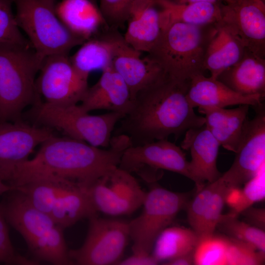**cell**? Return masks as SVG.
Masks as SVG:
<instances>
[{
	"mask_svg": "<svg viewBox=\"0 0 265 265\" xmlns=\"http://www.w3.org/2000/svg\"><path fill=\"white\" fill-rule=\"evenodd\" d=\"M131 144L129 137L123 134L112 137L109 147L105 149L53 134L40 145L32 159L15 163H0V176L15 188L45 177L88 187L118 167L123 152Z\"/></svg>",
	"mask_w": 265,
	"mask_h": 265,
	"instance_id": "cell-1",
	"label": "cell"
},
{
	"mask_svg": "<svg viewBox=\"0 0 265 265\" xmlns=\"http://www.w3.org/2000/svg\"><path fill=\"white\" fill-rule=\"evenodd\" d=\"M189 83V82H188ZM188 83L165 75L139 91L121 121L118 134L128 136L132 145L178 138L189 129L205 125L186 96Z\"/></svg>",
	"mask_w": 265,
	"mask_h": 265,
	"instance_id": "cell-2",
	"label": "cell"
},
{
	"mask_svg": "<svg viewBox=\"0 0 265 265\" xmlns=\"http://www.w3.org/2000/svg\"><path fill=\"white\" fill-rule=\"evenodd\" d=\"M214 24H169L162 28L147 54L168 77L188 83L194 77L204 75L205 53Z\"/></svg>",
	"mask_w": 265,
	"mask_h": 265,
	"instance_id": "cell-3",
	"label": "cell"
},
{
	"mask_svg": "<svg viewBox=\"0 0 265 265\" xmlns=\"http://www.w3.org/2000/svg\"><path fill=\"white\" fill-rule=\"evenodd\" d=\"M44 58L30 45L0 44V122L18 121L36 101L35 81Z\"/></svg>",
	"mask_w": 265,
	"mask_h": 265,
	"instance_id": "cell-4",
	"label": "cell"
},
{
	"mask_svg": "<svg viewBox=\"0 0 265 265\" xmlns=\"http://www.w3.org/2000/svg\"><path fill=\"white\" fill-rule=\"evenodd\" d=\"M18 26L43 57L68 54L84 41L72 34L55 11V0H13Z\"/></svg>",
	"mask_w": 265,
	"mask_h": 265,
	"instance_id": "cell-5",
	"label": "cell"
},
{
	"mask_svg": "<svg viewBox=\"0 0 265 265\" xmlns=\"http://www.w3.org/2000/svg\"><path fill=\"white\" fill-rule=\"evenodd\" d=\"M31 114L37 122L46 127L55 128L68 137L99 148L109 147L116 124L125 116L109 111L91 115L78 104L55 106L38 100Z\"/></svg>",
	"mask_w": 265,
	"mask_h": 265,
	"instance_id": "cell-6",
	"label": "cell"
},
{
	"mask_svg": "<svg viewBox=\"0 0 265 265\" xmlns=\"http://www.w3.org/2000/svg\"><path fill=\"white\" fill-rule=\"evenodd\" d=\"M146 192L141 213L128 222L132 253L151 254L159 234L169 227L189 199L187 193L153 185Z\"/></svg>",
	"mask_w": 265,
	"mask_h": 265,
	"instance_id": "cell-7",
	"label": "cell"
},
{
	"mask_svg": "<svg viewBox=\"0 0 265 265\" xmlns=\"http://www.w3.org/2000/svg\"><path fill=\"white\" fill-rule=\"evenodd\" d=\"M118 167L135 172L149 183H155L163 170L175 172L193 181L189 161L182 149L167 139L131 145L123 153Z\"/></svg>",
	"mask_w": 265,
	"mask_h": 265,
	"instance_id": "cell-8",
	"label": "cell"
},
{
	"mask_svg": "<svg viewBox=\"0 0 265 265\" xmlns=\"http://www.w3.org/2000/svg\"><path fill=\"white\" fill-rule=\"evenodd\" d=\"M88 219L84 243L78 249L69 250L72 265H118L130 238L128 222L100 217L97 214Z\"/></svg>",
	"mask_w": 265,
	"mask_h": 265,
	"instance_id": "cell-9",
	"label": "cell"
},
{
	"mask_svg": "<svg viewBox=\"0 0 265 265\" xmlns=\"http://www.w3.org/2000/svg\"><path fill=\"white\" fill-rule=\"evenodd\" d=\"M35 86L44 102L67 106L81 102L88 88V78L75 69L69 54H53L44 58Z\"/></svg>",
	"mask_w": 265,
	"mask_h": 265,
	"instance_id": "cell-10",
	"label": "cell"
},
{
	"mask_svg": "<svg viewBox=\"0 0 265 265\" xmlns=\"http://www.w3.org/2000/svg\"><path fill=\"white\" fill-rule=\"evenodd\" d=\"M88 190L97 211L112 216L134 212L142 206L147 192L131 173L119 167Z\"/></svg>",
	"mask_w": 265,
	"mask_h": 265,
	"instance_id": "cell-11",
	"label": "cell"
},
{
	"mask_svg": "<svg viewBox=\"0 0 265 265\" xmlns=\"http://www.w3.org/2000/svg\"><path fill=\"white\" fill-rule=\"evenodd\" d=\"M221 19L245 49L265 58V1L223 0L219 2Z\"/></svg>",
	"mask_w": 265,
	"mask_h": 265,
	"instance_id": "cell-12",
	"label": "cell"
},
{
	"mask_svg": "<svg viewBox=\"0 0 265 265\" xmlns=\"http://www.w3.org/2000/svg\"><path fill=\"white\" fill-rule=\"evenodd\" d=\"M254 108L256 114L247 121L234 160L230 168L220 177L231 188L240 187L265 165V106L262 103Z\"/></svg>",
	"mask_w": 265,
	"mask_h": 265,
	"instance_id": "cell-13",
	"label": "cell"
},
{
	"mask_svg": "<svg viewBox=\"0 0 265 265\" xmlns=\"http://www.w3.org/2000/svg\"><path fill=\"white\" fill-rule=\"evenodd\" d=\"M2 196L0 205L7 223L21 234L28 248L58 225L19 190H9Z\"/></svg>",
	"mask_w": 265,
	"mask_h": 265,
	"instance_id": "cell-14",
	"label": "cell"
},
{
	"mask_svg": "<svg viewBox=\"0 0 265 265\" xmlns=\"http://www.w3.org/2000/svg\"><path fill=\"white\" fill-rule=\"evenodd\" d=\"M231 189L219 177L197 190L195 195L189 200L185 208L187 220L198 239L215 232Z\"/></svg>",
	"mask_w": 265,
	"mask_h": 265,
	"instance_id": "cell-15",
	"label": "cell"
},
{
	"mask_svg": "<svg viewBox=\"0 0 265 265\" xmlns=\"http://www.w3.org/2000/svg\"><path fill=\"white\" fill-rule=\"evenodd\" d=\"M142 53L128 45L121 35L112 67L127 85L132 101L139 91L165 75L153 59L148 54L143 57Z\"/></svg>",
	"mask_w": 265,
	"mask_h": 265,
	"instance_id": "cell-16",
	"label": "cell"
},
{
	"mask_svg": "<svg viewBox=\"0 0 265 265\" xmlns=\"http://www.w3.org/2000/svg\"><path fill=\"white\" fill-rule=\"evenodd\" d=\"M220 144L205 125L188 130L181 143L182 149L189 150V164L197 190L206 183L218 179L222 174L217 167Z\"/></svg>",
	"mask_w": 265,
	"mask_h": 265,
	"instance_id": "cell-17",
	"label": "cell"
},
{
	"mask_svg": "<svg viewBox=\"0 0 265 265\" xmlns=\"http://www.w3.org/2000/svg\"><path fill=\"white\" fill-rule=\"evenodd\" d=\"M53 134L47 127L20 121L0 122V162L15 163L27 159L37 146Z\"/></svg>",
	"mask_w": 265,
	"mask_h": 265,
	"instance_id": "cell-18",
	"label": "cell"
},
{
	"mask_svg": "<svg viewBox=\"0 0 265 265\" xmlns=\"http://www.w3.org/2000/svg\"><path fill=\"white\" fill-rule=\"evenodd\" d=\"M132 103L127 85L111 67L103 71L98 80L88 88L80 106L88 112L104 109L126 115Z\"/></svg>",
	"mask_w": 265,
	"mask_h": 265,
	"instance_id": "cell-19",
	"label": "cell"
},
{
	"mask_svg": "<svg viewBox=\"0 0 265 265\" xmlns=\"http://www.w3.org/2000/svg\"><path fill=\"white\" fill-rule=\"evenodd\" d=\"M126 23L125 42L136 50L148 53L162 30L160 9L155 0H133Z\"/></svg>",
	"mask_w": 265,
	"mask_h": 265,
	"instance_id": "cell-20",
	"label": "cell"
},
{
	"mask_svg": "<svg viewBox=\"0 0 265 265\" xmlns=\"http://www.w3.org/2000/svg\"><path fill=\"white\" fill-rule=\"evenodd\" d=\"M187 100L193 108L225 107L247 105L255 106L261 103L265 97L260 95H244L239 94L225 84L204 74L194 77L188 83Z\"/></svg>",
	"mask_w": 265,
	"mask_h": 265,
	"instance_id": "cell-21",
	"label": "cell"
},
{
	"mask_svg": "<svg viewBox=\"0 0 265 265\" xmlns=\"http://www.w3.org/2000/svg\"><path fill=\"white\" fill-rule=\"evenodd\" d=\"M249 106L239 105L232 109L220 107L198 108L204 115L205 125L224 149L236 153L243 137Z\"/></svg>",
	"mask_w": 265,
	"mask_h": 265,
	"instance_id": "cell-22",
	"label": "cell"
},
{
	"mask_svg": "<svg viewBox=\"0 0 265 265\" xmlns=\"http://www.w3.org/2000/svg\"><path fill=\"white\" fill-rule=\"evenodd\" d=\"M55 11L65 26L84 41L95 36L103 26H108L94 0H61L55 3Z\"/></svg>",
	"mask_w": 265,
	"mask_h": 265,
	"instance_id": "cell-23",
	"label": "cell"
},
{
	"mask_svg": "<svg viewBox=\"0 0 265 265\" xmlns=\"http://www.w3.org/2000/svg\"><path fill=\"white\" fill-rule=\"evenodd\" d=\"M217 79L244 95L265 96V58L245 50L241 58Z\"/></svg>",
	"mask_w": 265,
	"mask_h": 265,
	"instance_id": "cell-24",
	"label": "cell"
},
{
	"mask_svg": "<svg viewBox=\"0 0 265 265\" xmlns=\"http://www.w3.org/2000/svg\"><path fill=\"white\" fill-rule=\"evenodd\" d=\"M245 49L240 41L220 21L213 25L205 56V68L210 77L217 79L236 63Z\"/></svg>",
	"mask_w": 265,
	"mask_h": 265,
	"instance_id": "cell-25",
	"label": "cell"
},
{
	"mask_svg": "<svg viewBox=\"0 0 265 265\" xmlns=\"http://www.w3.org/2000/svg\"><path fill=\"white\" fill-rule=\"evenodd\" d=\"M99 37H93L84 41L80 48L70 56L75 69L88 79L94 71H102L112 67L116 47L121 35L117 32Z\"/></svg>",
	"mask_w": 265,
	"mask_h": 265,
	"instance_id": "cell-26",
	"label": "cell"
},
{
	"mask_svg": "<svg viewBox=\"0 0 265 265\" xmlns=\"http://www.w3.org/2000/svg\"><path fill=\"white\" fill-rule=\"evenodd\" d=\"M88 187L73 184L54 202L49 215L63 229L97 214Z\"/></svg>",
	"mask_w": 265,
	"mask_h": 265,
	"instance_id": "cell-27",
	"label": "cell"
},
{
	"mask_svg": "<svg viewBox=\"0 0 265 265\" xmlns=\"http://www.w3.org/2000/svg\"><path fill=\"white\" fill-rule=\"evenodd\" d=\"M155 2L160 9L162 28L176 22L205 26L221 19L219 2L179 3L171 0H155Z\"/></svg>",
	"mask_w": 265,
	"mask_h": 265,
	"instance_id": "cell-28",
	"label": "cell"
},
{
	"mask_svg": "<svg viewBox=\"0 0 265 265\" xmlns=\"http://www.w3.org/2000/svg\"><path fill=\"white\" fill-rule=\"evenodd\" d=\"M244 251L243 242L214 232L199 239L194 252V265H240Z\"/></svg>",
	"mask_w": 265,
	"mask_h": 265,
	"instance_id": "cell-29",
	"label": "cell"
},
{
	"mask_svg": "<svg viewBox=\"0 0 265 265\" xmlns=\"http://www.w3.org/2000/svg\"><path fill=\"white\" fill-rule=\"evenodd\" d=\"M198 239L191 229L169 226L156 239L151 253L159 263H163L194 251Z\"/></svg>",
	"mask_w": 265,
	"mask_h": 265,
	"instance_id": "cell-30",
	"label": "cell"
},
{
	"mask_svg": "<svg viewBox=\"0 0 265 265\" xmlns=\"http://www.w3.org/2000/svg\"><path fill=\"white\" fill-rule=\"evenodd\" d=\"M75 183L57 178L45 177L32 180L15 189L21 191L36 208L49 215L59 195Z\"/></svg>",
	"mask_w": 265,
	"mask_h": 265,
	"instance_id": "cell-31",
	"label": "cell"
},
{
	"mask_svg": "<svg viewBox=\"0 0 265 265\" xmlns=\"http://www.w3.org/2000/svg\"><path fill=\"white\" fill-rule=\"evenodd\" d=\"M216 229L235 239L265 252V231L240 220L230 213L222 214Z\"/></svg>",
	"mask_w": 265,
	"mask_h": 265,
	"instance_id": "cell-32",
	"label": "cell"
},
{
	"mask_svg": "<svg viewBox=\"0 0 265 265\" xmlns=\"http://www.w3.org/2000/svg\"><path fill=\"white\" fill-rule=\"evenodd\" d=\"M242 189H239L238 201L231 214L238 216L246 208L255 203L263 201L265 197V165L258 173L245 183Z\"/></svg>",
	"mask_w": 265,
	"mask_h": 265,
	"instance_id": "cell-33",
	"label": "cell"
},
{
	"mask_svg": "<svg viewBox=\"0 0 265 265\" xmlns=\"http://www.w3.org/2000/svg\"><path fill=\"white\" fill-rule=\"evenodd\" d=\"M13 0H0V44L30 45L16 23Z\"/></svg>",
	"mask_w": 265,
	"mask_h": 265,
	"instance_id": "cell-34",
	"label": "cell"
},
{
	"mask_svg": "<svg viewBox=\"0 0 265 265\" xmlns=\"http://www.w3.org/2000/svg\"><path fill=\"white\" fill-rule=\"evenodd\" d=\"M7 223L0 205V263L7 265H38L40 262L18 253L11 242Z\"/></svg>",
	"mask_w": 265,
	"mask_h": 265,
	"instance_id": "cell-35",
	"label": "cell"
},
{
	"mask_svg": "<svg viewBox=\"0 0 265 265\" xmlns=\"http://www.w3.org/2000/svg\"><path fill=\"white\" fill-rule=\"evenodd\" d=\"M100 9L108 27L117 28L126 22L133 0H99Z\"/></svg>",
	"mask_w": 265,
	"mask_h": 265,
	"instance_id": "cell-36",
	"label": "cell"
},
{
	"mask_svg": "<svg viewBox=\"0 0 265 265\" xmlns=\"http://www.w3.org/2000/svg\"><path fill=\"white\" fill-rule=\"evenodd\" d=\"M239 215H241L245 222L257 228L265 231V208L250 206L243 210Z\"/></svg>",
	"mask_w": 265,
	"mask_h": 265,
	"instance_id": "cell-37",
	"label": "cell"
},
{
	"mask_svg": "<svg viewBox=\"0 0 265 265\" xmlns=\"http://www.w3.org/2000/svg\"><path fill=\"white\" fill-rule=\"evenodd\" d=\"M159 262L151 254L134 253L125 259H122L119 265H156Z\"/></svg>",
	"mask_w": 265,
	"mask_h": 265,
	"instance_id": "cell-38",
	"label": "cell"
},
{
	"mask_svg": "<svg viewBox=\"0 0 265 265\" xmlns=\"http://www.w3.org/2000/svg\"><path fill=\"white\" fill-rule=\"evenodd\" d=\"M194 252L179 256L169 261L163 263L164 265H194Z\"/></svg>",
	"mask_w": 265,
	"mask_h": 265,
	"instance_id": "cell-39",
	"label": "cell"
},
{
	"mask_svg": "<svg viewBox=\"0 0 265 265\" xmlns=\"http://www.w3.org/2000/svg\"><path fill=\"white\" fill-rule=\"evenodd\" d=\"M14 189L15 188L6 183L0 176V197L7 191Z\"/></svg>",
	"mask_w": 265,
	"mask_h": 265,
	"instance_id": "cell-40",
	"label": "cell"
},
{
	"mask_svg": "<svg viewBox=\"0 0 265 265\" xmlns=\"http://www.w3.org/2000/svg\"><path fill=\"white\" fill-rule=\"evenodd\" d=\"M175 2L179 3H192L196 2H203V1H208V2H217L221 1L223 0H171Z\"/></svg>",
	"mask_w": 265,
	"mask_h": 265,
	"instance_id": "cell-41",
	"label": "cell"
},
{
	"mask_svg": "<svg viewBox=\"0 0 265 265\" xmlns=\"http://www.w3.org/2000/svg\"><path fill=\"white\" fill-rule=\"evenodd\" d=\"M261 0V1H265V0Z\"/></svg>",
	"mask_w": 265,
	"mask_h": 265,
	"instance_id": "cell-42",
	"label": "cell"
}]
</instances>
